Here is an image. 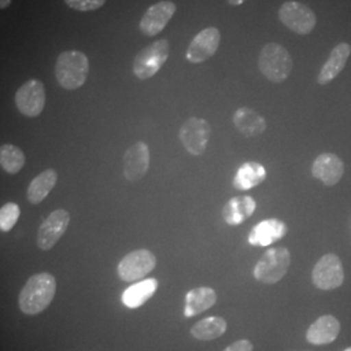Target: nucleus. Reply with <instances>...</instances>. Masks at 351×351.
<instances>
[{
  "instance_id": "1",
  "label": "nucleus",
  "mask_w": 351,
  "mask_h": 351,
  "mask_svg": "<svg viewBox=\"0 0 351 351\" xmlns=\"http://www.w3.org/2000/svg\"><path fill=\"white\" fill-rule=\"evenodd\" d=\"M56 278L49 272H40L30 277L19 294V307L25 315L43 313L56 294Z\"/></svg>"
},
{
  "instance_id": "2",
  "label": "nucleus",
  "mask_w": 351,
  "mask_h": 351,
  "mask_svg": "<svg viewBox=\"0 0 351 351\" xmlns=\"http://www.w3.org/2000/svg\"><path fill=\"white\" fill-rule=\"evenodd\" d=\"M88 72L90 62L82 51H64L56 59L55 75L59 85L65 90L82 88L88 81Z\"/></svg>"
},
{
  "instance_id": "3",
  "label": "nucleus",
  "mask_w": 351,
  "mask_h": 351,
  "mask_svg": "<svg viewBox=\"0 0 351 351\" xmlns=\"http://www.w3.org/2000/svg\"><path fill=\"white\" fill-rule=\"evenodd\" d=\"M258 68L261 73L275 84H282L289 78L293 71V59L289 51L275 42L264 46L259 58Z\"/></svg>"
},
{
  "instance_id": "4",
  "label": "nucleus",
  "mask_w": 351,
  "mask_h": 351,
  "mask_svg": "<svg viewBox=\"0 0 351 351\" xmlns=\"http://www.w3.org/2000/svg\"><path fill=\"white\" fill-rule=\"evenodd\" d=\"M169 52L171 45L168 39L162 38L152 42L136 55L133 62V73L142 81L154 77L168 60Z\"/></svg>"
},
{
  "instance_id": "5",
  "label": "nucleus",
  "mask_w": 351,
  "mask_h": 351,
  "mask_svg": "<svg viewBox=\"0 0 351 351\" xmlns=\"http://www.w3.org/2000/svg\"><path fill=\"white\" fill-rule=\"evenodd\" d=\"M290 267V252L285 247H275L265 251L255 264L252 275L263 284H276L287 275Z\"/></svg>"
},
{
  "instance_id": "6",
  "label": "nucleus",
  "mask_w": 351,
  "mask_h": 351,
  "mask_svg": "<svg viewBox=\"0 0 351 351\" xmlns=\"http://www.w3.org/2000/svg\"><path fill=\"white\" fill-rule=\"evenodd\" d=\"M278 20L281 21L282 25L287 26L289 30L300 36H307L313 33L317 24V19L314 11L297 0H289L280 7Z\"/></svg>"
},
{
  "instance_id": "7",
  "label": "nucleus",
  "mask_w": 351,
  "mask_h": 351,
  "mask_svg": "<svg viewBox=\"0 0 351 351\" xmlns=\"http://www.w3.org/2000/svg\"><path fill=\"white\" fill-rule=\"evenodd\" d=\"M213 129L207 120L201 117H190L178 132V138L185 150L193 156H201L207 149Z\"/></svg>"
},
{
  "instance_id": "8",
  "label": "nucleus",
  "mask_w": 351,
  "mask_h": 351,
  "mask_svg": "<svg viewBox=\"0 0 351 351\" xmlns=\"http://www.w3.org/2000/svg\"><path fill=\"white\" fill-rule=\"evenodd\" d=\"M17 110L26 117H38L46 106V88L40 80L32 78L17 88L14 94Z\"/></svg>"
},
{
  "instance_id": "9",
  "label": "nucleus",
  "mask_w": 351,
  "mask_h": 351,
  "mask_svg": "<svg viewBox=\"0 0 351 351\" xmlns=\"http://www.w3.org/2000/svg\"><path fill=\"white\" fill-rule=\"evenodd\" d=\"M156 267V258L150 250L139 249L126 254L117 265V275L125 282L141 281Z\"/></svg>"
},
{
  "instance_id": "10",
  "label": "nucleus",
  "mask_w": 351,
  "mask_h": 351,
  "mask_svg": "<svg viewBox=\"0 0 351 351\" xmlns=\"http://www.w3.org/2000/svg\"><path fill=\"white\" fill-rule=\"evenodd\" d=\"M71 215L64 210H55L40 224L37 233V246L43 251H49L60 241L68 230Z\"/></svg>"
},
{
  "instance_id": "11",
  "label": "nucleus",
  "mask_w": 351,
  "mask_h": 351,
  "mask_svg": "<svg viewBox=\"0 0 351 351\" xmlns=\"http://www.w3.org/2000/svg\"><path fill=\"white\" fill-rule=\"evenodd\" d=\"M175 3L169 0H162L147 8L139 21V30L146 37H155L162 33L164 27L172 20L176 13Z\"/></svg>"
},
{
  "instance_id": "12",
  "label": "nucleus",
  "mask_w": 351,
  "mask_h": 351,
  "mask_svg": "<svg viewBox=\"0 0 351 351\" xmlns=\"http://www.w3.org/2000/svg\"><path fill=\"white\" fill-rule=\"evenodd\" d=\"M221 42V33L217 27L201 30L189 45L186 60L191 64H201L213 58Z\"/></svg>"
},
{
  "instance_id": "13",
  "label": "nucleus",
  "mask_w": 351,
  "mask_h": 351,
  "mask_svg": "<svg viewBox=\"0 0 351 351\" xmlns=\"http://www.w3.org/2000/svg\"><path fill=\"white\" fill-rule=\"evenodd\" d=\"M343 267L336 254H326L313 271V281L316 288L332 290L339 288L343 282Z\"/></svg>"
},
{
  "instance_id": "14",
  "label": "nucleus",
  "mask_w": 351,
  "mask_h": 351,
  "mask_svg": "<svg viewBox=\"0 0 351 351\" xmlns=\"http://www.w3.org/2000/svg\"><path fill=\"white\" fill-rule=\"evenodd\" d=\"M150 168V149L145 142H136L124 154L123 173L128 182H139Z\"/></svg>"
},
{
  "instance_id": "15",
  "label": "nucleus",
  "mask_w": 351,
  "mask_h": 351,
  "mask_svg": "<svg viewBox=\"0 0 351 351\" xmlns=\"http://www.w3.org/2000/svg\"><path fill=\"white\" fill-rule=\"evenodd\" d=\"M288 233V226L278 219H267L251 229L249 243L256 247H265L278 239H284Z\"/></svg>"
},
{
  "instance_id": "16",
  "label": "nucleus",
  "mask_w": 351,
  "mask_h": 351,
  "mask_svg": "<svg viewBox=\"0 0 351 351\" xmlns=\"http://www.w3.org/2000/svg\"><path fill=\"white\" fill-rule=\"evenodd\" d=\"M311 172L315 178L323 181L326 186H335L345 173V164L335 154H322L315 159Z\"/></svg>"
},
{
  "instance_id": "17",
  "label": "nucleus",
  "mask_w": 351,
  "mask_h": 351,
  "mask_svg": "<svg viewBox=\"0 0 351 351\" xmlns=\"http://www.w3.org/2000/svg\"><path fill=\"white\" fill-rule=\"evenodd\" d=\"M351 55V46L346 42L339 43L333 50L330 51V55L328 58L326 64L322 66L319 75H317V84L319 85H328L332 82L346 66Z\"/></svg>"
},
{
  "instance_id": "18",
  "label": "nucleus",
  "mask_w": 351,
  "mask_h": 351,
  "mask_svg": "<svg viewBox=\"0 0 351 351\" xmlns=\"http://www.w3.org/2000/svg\"><path fill=\"white\" fill-rule=\"evenodd\" d=\"M233 124L239 133L247 138L258 137L267 129L265 119L250 107L239 108L233 114Z\"/></svg>"
},
{
  "instance_id": "19",
  "label": "nucleus",
  "mask_w": 351,
  "mask_h": 351,
  "mask_svg": "<svg viewBox=\"0 0 351 351\" xmlns=\"http://www.w3.org/2000/svg\"><path fill=\"white\" fill-rule=\"evenodd\" d=\"M339 330V320L332 315H324L308 328L306 339L313 345H326L337 339Z\"/></svg>"
},
{
  "instance_id": "20",
  "label": "nucleus",
  "mask_w": 351,
  "mask_h": 351,
  "mask_svg": "<svg viewBox=\"0 0 351 351\" xmlns=\"http://www.w3.org/2000/svg\"><path fill=\"white\" fill-rule=\"evenodd\" d=\"M256 210V202L249 195L234 197L226 202L223 217L228 226H236L247 220Z\"/></svg>"
},
{
  "instance_id": "21",
  "label": "nucleus",
  "mask_w": 351,
  "mask_h": 351,
  "mask_svg": "<svg viewBox=\"0 0 351 351\" xmlns=\"http://www.w3.org/2000/svg\"><path fill=\"white\" fill-rule=\"evenodd\" d=\"M217 301L216 291L207 287L195 288L189 290L185 297V308L184 315L185 317H193L210 310Z\"/></svg>"
},
{
  "instance_id": "22",
  "label": "nucleus",
  "mask_w": 351,
  "mask_h": 351,
  "mask_svg": "<svg viewBox=\"0 0 351 351\" xmlns=\"http://www.w3.org/2000/svg\"><path fill=\"white\" fill-rule=\"evenodd\" d=\"M159 282L156 278H146L125 289L121 295V302L128 308H138L151 300L158 290Z\"/></svg>"
},
{
  "instance_id": "23",
  "label": "nucleus",
  "mask_w": 351,
  "mask_h": 351,
  "mask_svg": "<svg viewBox=\"0 0 351 351\" xmlns=\"http://www.w3.org/2000/svg\"><path fill=\"white\" fill-rule=\"evenodd\" d=\"M58 182V172L52 168H47L42 173L33 178L26 190V198L32 204H39L47 198V195L55 188Z\"/></svg>"
},
{
  "instance_id": "24",
  "label": "nucleus",
  "mask_w": 351,
  "mask_h": 351,
  "mask_svg": "<svg viewBox=\"0 0 351 351\" xmlns=\"http://www.w3.org/2000/svg\"><path fill=\"white\" fill-rule=\"evenodd\" d=\"M267 178V171L263 165L256 162H247L242 164L236 172L233 178V186L237 190H250L262 182Z\"/></svg>"
},
{
  "instance_id": "25",
  "label": "nucleus",
  "mask_w": 351,
  "mask_h": 351,
  "mask_svg": "<svg viewBox=\"0 0 351 351\" xmlns=\"http://www.w3.org/2000/svg\"><path fill=\"white\" fill-rule=\"evenodd\" d=\"M226 328L228 324L223 317L210 316L193 326L190 333L194 339L199 341H213L221 337L226 333Z\"/></svg>"
},
{
  "instance_id": "26",
  "label": "nucleus",
  "mask_w": 351,
  "mask_h": 351,
  "mask_svg": "<svg viewBox=\"0 0 351 351\" xmlns=\"http://www.w3.org/2000/svg\"><path fill=\"white\" fill-rule=\"evenodd\" d=\"M25 154L23 150L11 143L1 145L0 147V165L4 172L10 175H17L25 165Z\"/></svg>"
},
{
  "instance_id": "27",
  "label": "nucleus",
  "mask_w": 351,
  "mask_h": 351,
  "mask_svg": "<svg viewBox=\"0 0 351 351\" xmlns=\"http://www.w3.org/2000/svg\"><path fill=\"white\" fill-rule=\"evenodd\" d=\"M20 206L17 203L8 202L0 208V230L8 233L12 230L13 226L17 224L20 217Z\"/></svg>"
},
{
  "instance_id": "28",
  "label": "nucleus",
  "mask_w": 351,
  "mask_h": 351,
  "mask_svg": "<svg viewBox=\"0 0 351 351\" xmlns=\"http://www.w3.org/2000/svg\"><path fill=\"white\" fill-rule=\"evenodd\" d=\"M65 4L78 12H91V11H97L101 8L107 0H64Z\"/></svg>"
},
{
  "instance_id": "29",
  "label": "nucleus",
  "mask_w": 351,
  "mask_h": 351,
  "mask_svg": "<svg viewBox=\"0 0 351 351\" xmlns=\"http://www.w3.org/2000/svg\"><path fill=\"white\" fill-rule=\"evenodd\" d=\"M254 346L247 339H239L237 342L229 345L224 351H252Z\"/></svg>"
},
{
  "instance_id": "30",
  "label": "nucleus",
  "mask_w": 351,
  "mask_h": 351,
  "mask_svg": "<svg viewBox=\"0 0 351 351\" xmlns=\"http://www.w3.org/2000/svg\"><path fill=\"white\" fill-rule=\"evenodd\" d=\"M12 0H0V8L1 10H7L11 5Z\"/></svg>"
},
{
  "instance_id": "31",
  "label": "nucleus",
  "mask_w": 351,
  "mask_h": 351,
  "mask_svg": "<svg viewBox=\"0 0 351 351\" xmlns=\"http://www.w3.org/2000/svg\"><path fill=\"white\" fill-rule=\"evenodd\" d=\"M245 1H247V0H228V3H229L230 5H234V7L241 5V4H243Z\"/></svg>"
},
{
  "instance_id": "32",
  "label": "nucleus",
  "mask_w": 351,
  "mask_h": 351,
  "mask_svg": "<svg viewBox=\"0 0 351 351\" xmlns=\"http://www.w3.org/2000/svg\"><path fill=\"white\" fill-rule=\"evenodd\" d=\"M345 351H351V348H348V349H346Z\"/></svg>"
}]
</instances>
